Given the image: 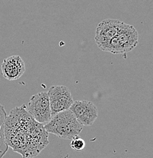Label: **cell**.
<instances>
[{"label": "cell", "instance_id": "obj_8", "mask_svg": "<svg viewBox=\"0 0 153 158\" xmlns=\"http://www.w3.org/2000/svg\"><path fill=\"white\" fill-rule=\"evenodd\" d=\"M1 70L2 76L7 80H18L25 72V64L19 56H11L3 60Z\"/></svg>", "mask_w": 153, "mask_h": 158}, {"label": "cell", "instance_id": "obj_5", "mask_svg": "<svg viewBox=\"0 0 153 158\" xmlns=\"http://www.w3.org/2000/svg\"><path fill=\"white\" fill-rule=\"evenodd\" d=\"M52 116L60 112L69 110L74 100L71 91L67 87L55 85L49 88L48 92Z\"/></svg>", "mask_w": 153, "mask_h": 158}, {"label": "cell", "instance_id": "obj_7", "mask_svg": "<svg viewBox=\"0 0 153 158\" xmlns=\"http://www.w3.org/2000/svg\"><path fill=\"white\" fill-rule=\"evenodd\" d=\"M70 110L83 126H92L98 116L97 106L88 100H75Z\"/></svg>", "mask_w": 153, "mask_h": 158}, {"label": "cell", "instance_id": "obj_4", "mask_svg": "<svg viewBox=\"0 0 153 158\" xmlns=\"http://www.w3.org/2000/svg\"><path fill=\"white\" fill-rule=\"evenodd\" d=\"M26 110L37 123L47 124L52 118L47 92H39L33 95L26 106Z\"/></svg>", "mask_w": 153, "mask_h": 158}, {"label": "cell", "instance_id": "obj_3", "mask_svg": "<svg viewBox=\"0 0 153 158\" xmlns=\"http://www.w3.org/2000/svg\"><path fill=\"white\" fill-rule=\"evenodd\" d=\"M139 34L133 25L127 27L105 45L98 47L101 51L114 55H125L137 46Z\"/></svg>", "mask_w": 153, "mask_h": 158}, {"label": "cell", "instance_id": "obj_6", "mask_svg": "<svg viewBox=\"0 0 153 158\" xmlns=\"http://www.w3.org/2000/svg\"><path fill=\"white\" fill-rule=\"evenodd\" d=\"M128 24L117 19H104L97 26L95 40L98 47L105 45L123 31Z\"/></svg>", "mask_w": 153, "mask_h": 158}, {"label": "cell", "instance_id": "obj_2", "mask_svg": "<svg viewBox=\"0 0 153 158\" xmlns=\"http://www.w3.org/2000/svg\"><path fill=\"white\" fill-rule=\"evenodd\" d=\"M44 127L47 132L53 134L58 138L72 140L79 136L84 126L69 110L52 116Z\"/></svg>", "mask_w": 153, "mask_h": 158}, {"label": "cell", "instance_id": "obj_9", "mask_svg": "<svg viewBox=\"0 0 153 158\" xmlns=\"http://www.w3.org/2000/svg\"><path fill=\"white\" fill-rule=\"evenodd\" d=\"M6 113L4 106L0 105V158H2L8 151V144H6L4 135V124L6 118Z\"/></svg>", "mask_w": 153, "mask_h": 158}, {"label": "cell", "instance_id": "obj_10", "mask_svg": "<svg viewBox=\"0 0 153 158\" xmlns=\"http://www.w3.org/2000/svg\"><path fill=\"white\" fill-rule=\"evenodd\" d=\"M70 147L75 151H82L85 147V142L79 136L72 138L70 141Z\"/></svg>", "mask_w": 153, "mask_h": 158}, {"label": "cell", "instance_id": "obj_1", "mask_svg": "<svg viewBox=\"0 0 153 158\" xmlns=\"http://www.w3.org/2000/svg\"><path fill=\"white\" fill-rule=\"evenodd\" d=\"M6 144L23 158H32L49 144L48 132L26 110L25 106L15 107L6 116L4 124Z\"/></svg>", "mask_w": 153, "mask_h": 158}]
</instances>
